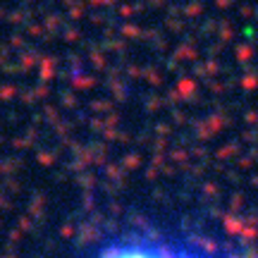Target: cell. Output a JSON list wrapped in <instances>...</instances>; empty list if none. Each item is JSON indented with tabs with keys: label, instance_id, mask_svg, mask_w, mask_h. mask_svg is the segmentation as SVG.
Returning a JSON list of instances; mask_svg holds the SVG:
<instances>
[{
	"label": "cell",
	"instance_id": "cell-1",
	"mask_svg": "<svg viewBox=\"0 0 258 258\" xmlns=\"http://www.w3.org/2000/svg\"><path fill=\"white\" fill-rule=\"evenodd\" d=\"M101 258H196V256H186L182 251H170L163 249V246L132 244V246H117V249L105 251Z\"/></svg>",
	"mask_w": 258,
	"mask_h": 258
}]
</instances>
